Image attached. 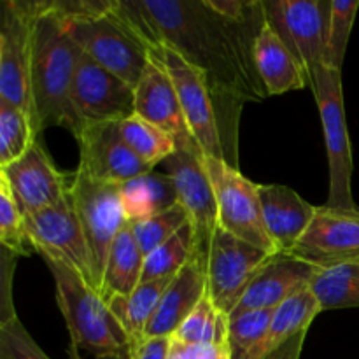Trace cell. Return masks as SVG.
Masks as SVG:
<instances>
[{
  "mask_svg": "<svg viewBox=\"0 0 359 359\" xmlns=\"http://www.w3.org/2000/svg\"><path fill=\"white\" fill-rule=\"evenodd\" d=\"M39 4L27 0H6L0 28V100L23 109L32 116V35Z\"/></svg>",
  "mask_w": 359,
  "mask_h": 359,
  "instance_id": "obj_7",
  "label": "cell"
},
{
  "mask_svg": "<svg viewBox=\"0 0 359 359\" xmlns=\"http://www.w3.org/2000/svg\"><path fill=\"white\" fill-rule=\"evenodd\" d=\"M133 114L167 132L177 144V151H186L203 158L202 149L186 123L172 77L151 53L146 72L135 88Z\"/></svg>",
  "mask_w": 359,
  "mask_h": 359,
  "instance_id": "obj_17",
  "label": "cell"
},
{
  "mask_svg": "<svg viewBox=\"0 0 359 359\" xmlns=\"http://www.w3.org/2000/svg\"><path fill=\"white\" fill-rule=\"evenodd\" d=\"M181 344H226L228 342V316L221 314L212 304L207 291L195 311L186 318L181 328L172 337Z\"/></svg>",
  "mask_w": 359,
  "mask_h": 359,
  "instance_id": "obj_31",
  "label": "cell"
},
{
  "mask_svg": "<svg viewBox=\"0 0 359 359\" xmlns=\"http://www.w3.org/2000/svg\"><path fill=\"white\" fill-rule=\"evenodd\" d=\"M119 132L130 149L151 168L170 158L177 151V144L167 132L137 114L123 119L119 123Z\"/></svg>",
  "mask_w": 359,
  "mask_h": 359,
  "instance_id": "obj_28",
  "label": "cell"
},
{
  "mask_svg": "<svg viewBox=\"0 0 359 359\" xmlns=\"http://www.w3.org/2000/svg\"><path fill=\"white\" fill-rule=\"evenodd\" d=\"M195 228L189 221L174 237L168 238L165 244H161L160 248H156L151 255L146 256L142 283L174 277L195 256Z\"/></svg>",
  "mask_w": 359,
  "mask_h": 359,
  "instance_id": "obj_29",
  "label": "cell"
},
{
  "mask_svg": "<svg viewBox=\"0 0 359 359\" xmlns=\"http://www.w3.org/2000/svg\"><path fill=\"white\" fill-rule=\"evenodd\" d=\"M39 11L32 35V98L35 111V132L49 126H63L74 137L81 125L72 107V84L79 48L67 25L49 2H37Z\"/></svg>",
  "mask_w": 359,
  "mask_h": 359,
  "instance_id": "obj_2",
  "label": "cell"
},
{
  "mask_svg": "<svg viewBox=\"0 0 359 359\" xmlns=\"http://www.w3.org/2000/svg\"><path fill=\"white\" fill-rule=\"evenodd\" d=\"M34 119L23 109L0 100V168L27 154L37 140Z\"/></svg>",
  "mask_w": 359,
  "mask_h": 359,
  "instance_id": "obj_30",
  "label": "cell"
},
{
  "mask_svg": "<svg viewBox=\"0 0 359 359\" xmlns=\"http://www.w3.org/2000/svg\"><path fill=\"white\" fill-rule=\"evenodd\" d=\"M263 249L217 226L207 258V291L221 314L230 318L244 297L256 270L266 262Z\"/></svg>",
  "mask_w": 359,
  "mask_h": 359,
  "instance_id": "obj_11",
  "label": "cell"
},
{
  "mask_svg": "<svg viewBox=\"0 0 359 359\" xmlns=\"http://www.w3.org/2000/svg\"><path fill=\"white\" fill-rule=\"evenodd\" d=\"M358 9L359 0H332L325 63H323L325 67L342 72L344 58H346L347 44H349Z\"/></svg>",
  "mask_w": 359,
  "mask_h": 359,
  "instance_id": "obj_34",
  "label": "cell"
},
{
  "mask_svg": "<svg viewBox=\"0 0 359 359\" xmlns=\"http://www.w3.org/2000/svg\"><path fill=\"white\" fill-rule=\"evenodd\" d=\"M168 359H186L184 356H182L181 351H179L177 347L174 346V342H172V346H170V353H168Z\"/></svg>",
  "mask_w": 359,
  "mask_h": 359,
  "instance_id": "obj_39",
  "label": "cell"
},
{
  "mask_svg": "<svg viewBox=\"0 0 359 359\" xmlns=\"http://www.w3.org/2000/svg\"><path fill=\"white\" fill-rule=\"evenodd\" d=\"M9 181L25 216L62 202L69 195L72 174H62L53 163L46 147L35 140L25 156L0 168Z\"/></svg>",
  "mask_w": 359,
  "mask_h": 359,
  "instance_id": "obj_18",
  "label": "cell"
},
{
  "mask_svg": "<svg viewBox=\"0 0 359 359\" xmlns=\"http://www.w3.org/2000/svg\"><path fill=\"white\" fill-rule=\"evenodd\" d=\"M205 294L207 266L195 255L172 277L158 305V311L147 325L144 339H160V337L172 339Z\"/></svg>",
  "mask_w": 359,
  "mask_h": 359,
  "instance_id": "obj_20",
  "label": "cell"
},
{
  "mask_svg": "<svg viewBox=\"0 0 359 359\" xmlns=\"http://www.w3.org/2000/svg\"><path fill=\"white\" fill-rule=\"evenodd\" d=\"M144 262L146 256L140 251L128 221L116 235L105 262L100 294L107 305L114 298L130 297L135 291V287L142 283Z\"/></svg>",
  "mask_w": 359,
  "mask_h": 359,
  "instance_id": "obj_23",
  "label": "cell"
},
{
  "mask_svg": "<svg viewBox=\"0 0 359 359\" xmlns=\"http://www.w3.org/2000/svg\"><path fill=\"white\" fill-rule=\"evenodd\" d=\"M319 312H323V309L311 287L284 302L273 312L272 325L265 339L249 354L248 359H265L286 344L297 339H305L312 321L318 318Z\"/></svg>",
  "mask_w": 359,
  "mask_h": 359,
  "instance_id": "obj_24",
  "label": "cell"
},
{
  "mask_svg": "<svg viewBox=\"0 0 359 359\" xmlns=\"http://www.w3.org/2000/svg\"><path fill=\"white\" fill-rule=\"evenodd\" d=\"M172 339L160 337V339H144L130 349L132 359H168Z\"/></svg>",
  "mask_w": 359,
  "mask_h": 359,
  "instance_id": "obj_38",
  "label": "cell"
},
{
  "mask_svg": "<svg viewBox=\"0 0 359 359\" xmlns=\"http://www.w3.org/2000/svg\"><path fill=\"white\" fill-rule=\"evenodd\" d=\"M0 242L11 255H30L27 251V244H30V241H28L25 212L2 172H0Z\"/></svg>",
  "mask_w": 359,
  "mask_h": 359,
  "instance_id": "obj_33",
  "label": "cell"
},
{
  "mask_svg": "<svg viewBox=\"0 0 359 359\" xmlns=\"http://www.w3.org/2000/svg\"><path fill=\"white\" fill-rule=\"evenodd\" d=\"M76 140L81 154L77 172L95 181L123 184L153 170L123 140L119 123L84 125Z\"/></svg>",
  "mask_w": 359,
  "mask_h": 359,
  "instance_id": "obj_16",
  "label": "cell"
},
{
  "mask_svg": "<svg viewBox=\"0 0 359 359\" xmlns=\"http://www.w3.org/2000/svg\"><path fill=\"white\" fill-rule=\"evenodd\" d=\"M290 255L319 270L359 262V209L316 207L311 224Z\"/></svg>",
  "mask_w": 359,
  "mask_h": 359,
  "instance_id": "obj_14",
  "label": "cell"
},
{
  "mask_svg": "<svg viewBox=\"0 0 359 359\" xmlns=\"http://www.w3.org/2000/svg\"><path fill=\"white\" fill-rule=\"evenodd\" d=\"M72 107L81 128L95 123H121L135 112V88L81 51L74 74Z\"/></svg>",
  "mask_w": 359,
  "mask_h": 359,
  "instance_id": "obj_13",
  "label": "cell"
},
{
  "mask_svg": "<svg viewBox=\"0 0 359 359\" xmlns=\"http://www.w3.org/2000/svg\"><path fill=\"white\" fill-rule=\"evenodd\" d=\"M263 221L277 251L290 255L314 217L316 207L283 184H258Z\"/></svg>",
  "mask_w": 359,
  "mask_h": 359,
  "instance_id": "obj_21",
  "label": "cell"
},
{
  "mask_svg": "<svg viewBox=\"0 0 359 359\" xmlns=\"http://www.w3.org/2000/svg\"><path fill=\"white\" fill-rule=\"evenodd\" d=\"M265 21L309 77L325 63L332 0H262Z\"/></svg>",
  "mask_w": 359,
  "mask_h": 359,
  "instance_id": "obj_10",
  "label": "cell"
},
{
  "mask_svg": "<svg viewBox=\"0 0 359 359\" xmlns=\"http://www.w3.org/2000/svg\"><path fill=\"white\" fill-rule=\"evenodd\" d=\"M0 359H51L37 346L16 312L0 319Z\"/></svg>",
  "mask_w": 359,
  "mask_h": 359,
  "instance_id": "obj_36",
  "label": "cell"
},
{
  "mask_svg": "<svg viewBox=\"0 0 359 359\" xmlns=\"http://www.w3.org/2000/svg\"><path fill=\"white\" fill-rule=\"evenodd\" d=\"M25 221L28 241L39 255L58 258L97 290L86 238L70 195L55 205L28 214Z\"/></svg>",
  "mask_w": 359,
  "mask_h": 359,
  "instance_id": "obj_12",
  "label": "cell"
},
{
  "mask_svg": "<svg viewBox=\"0 0 359 359\" xmlns=\"http://www.w3.org/2000/svg\"><path fill=\"white\" fill-rule=\"evenodd\" d=\"M118 6V2H116ZM114 9L98 16L65 21L67 30L93 62L137 88L149 63V48Z\"/></svg>",
  "mask_w": 359,
  "mask_h": 359,
  "instance_id": "obj_4",
  "label": "cell"
},
{
  "mask_svg": "<svg viewBox=\"0 0 359 359\" xmlns=\"http://www.w3.org/2000/svg\"><path fill=\"white\" fill-rule=\"evenodd\" d=\"M165 163L168 175L174 179L179 203L184 207L195 228V255L207 266L210 241L216 228L219 226V212L212 182L203 167V158L186 151H175L165 160Z\"/></svg>",
  "mask_w": 359,
  "mask_h": 359,
  "instance_id": "obj_15",
  "label": "cell"
},
{
  "mask_svg": "<svg viewBox=\"0 0 359 359\" xmlns=\"http://www.w3.org/2000/svg\"><path fill=\"white\" fill-rule=\"evenodd\" d=\"M41 258L53 273L56 300L74 346L98 359L130 354L132 342L102 294L58 258L49 255H41Z\"/></svg>",
  "mask_w": 359,
  "mask_h": 359,
  "instance_id": "obj_3",
  "label": "cell"
},
{
  "mask_svg": "<svg viewBox=\"0 0 359 359\" xmlns=\"http://www.w3.org/2000/svg\"><path fill=\"white\" fill-rule=\"evenodd\" d=\"M255 65L269 95L302 90L309 84L307 70L266 21L256 35Z\"/></svg>",
  "mask_w": 359,
  "mask_h": 359,
  "instance_id": "obj_22",
  "label": "cell"
},
{
  "mask_svg": "<svg viewBox=\"0 0 359 359\" xmlns=\"http://www.w3.org/2000/svg\"><path fill=\"white\" fill-rule=\"evenodd\" d=\"M119 195L130 223L156 216L179 203L174 179L154 170L119 184Z\"/></svg>",
  "mask_w": 359,
  "mask_h": 359,
  "instance_id": "obj_25",
  "label": "cell"
},
{
  "mask_svg": "<svg viewBox=\"0 0 359 359\" xmlns=\"http://www.w3.org/2000/svg\"><path fill=\"white\" fill-rule=\"evenodd\" d=\"M174 346L177 347L186 359H231L230 346L226 344H181L172 339Z\"/></svg>",
  "mask_w": 359,
  "mask_h": 359,
  "instance_id": "obj_37",
  "label": "cell"
},
{
  "mask_svg": "<svg viewBox=\"0 0 359 359\" xmlns=\"http://www.w3.org/2000/svg\"><path fill=\"white\" fill-rule=\"evenodd\" d=\"M186 223H189V216L181 203H177L172 209L156 216L146 217V219L132 221V230L135 235V241L139 244L144 256L151 255L156 248L174 237Z\"/></svg>",
  "mask_w": 359,
  "mask_h": 359,
  "instance_id": "obj_35",
  "label": "cell"
},
{
  "mask_svg": "<svg viewBox=\"0 0 359 359\" xmlns=\"http://www.w3.org/2000/svg\"><path fill=\"white\" fill-rule=\"evenodd\" d=\"M116 11L147 48H170L205 74L216 111L226 107L238 116L244 102H262L269 95L255 65L263 13L248 23H231L205 0H118Z\"/></svg>",
  "mask_w": 359,
  "mask_h": 359,
  "instance_id": "obj_1",
  "label": "cell"
},
{
  "mask_svg": "<svg viewBox=\"0 0 359 359\" xmlns=\"http://www.w3.org/2000/svg\"><path fill=\"white\" fill-rule=\"evenodd\" d=\"M323 311L359 309V262L319 270L311 284Z\"/></svg>",
  "mask_w": 359,
  "mask_h": 359,
  "instance_id": "obj_27",
  "label": "cell"
},
{
  "mask_svg": "<svg viewBox=\"0 0 359 359\" xmlns=\"http://www.w3.org/2000/svg\"><path fill=\"white\" fill-rule=\"evenodd\" d=\"M203 167L216 193L219 226L269 255H279L263 221L258 184L226 160L203 156Z\"/></svg>",
  "mask_w": 359,
  "mask_h": 359,
  "instance_id": "obj_6",
  "label": "cell"
},
{
  "mask_svg": "<svg viewBox=\"0 0 359 359\" xmlns=\"http://www.w3.org/2000/svg\"><path fill=\"white\" fill-rule=\"evenodd\" d=\"M109 359H132V358H130V354H126V356H119V358H109Z\"/></svg>",
  "mask_w": 359,
  "mask_h": 359,
  "instance_id": "obj_40",
  "label": "cell"
},
{
  "mask_svg": "<svg viewBox=\"0 0 359 359\" xmlns=\"http://www.w3.org/2000/svg\"><path fill=\"white\" fill-rule=\"evenodd\" d=\"M276 309L245 312L228 318V346L231 359H248L269 333Z\"/></svg>",
  "mask_w": 359,
  "mask_h": 359,
  "instance_id": "obj_32",
  "label": "cell"
},
{
  "mask_svg": "<svg viewBox=\"0 0 359 359\" xmlns=\"http://www.w3.org/2000/svg\"><path fill=\"white\" fill-rule=\"evenodd\" d=\"M170 280L172 277H165V279L140 283L130 297L114 298L109 302V307L125 328L132 347L144 340L147 325L153 319L154 312L158 311V305Z\"/></svg>",
  "mask_w": 359,
  "mask_h": 359,
  "instance_id": "obj_26",
  "label": "cell"
},
{
  "mask_svg": "<svg viewBox=\"0 0 359 359\" xmlns=\"http://www.w3.org/2000/svg\"><path fill=\"white\" fill-rule=\"evenodd\" d=\"M149 53L172 77L186 123L198 142L203 156L226 160L216 104L205 74L189 65L181 55L165 46H149Z\"/></svg>",
  "mask_w": 359,
  "mask_h": 359,
  "instance_id": "obj_9",
  "label": "cell"
},
{
  "mask_svg": "<svg viewBox=\"0 0 359 359\" xmlns=\"http://www.w3.org/2000/svg\"><path fill=\"white\" fill-rule=\"evenodd\" d=\"M318 272L319 269L314 265L291 255L279 252L269 256L266 262L256 270L244 297L230 318L245 312L280 307L284 302L309 290Z\"/></svg>",
  "mask_w": 359,
  "mask_h": 359,
  "instance_id": "obj_19",
  "label": "cell"
},
{
  "mask_svg": "<svg viewBox=\"0 0 359 359\" xmlns=\"http://www.w3.org/2000/svg\"><path fill=\"white\" fill-rule=\"evenodd\" d=\"M321 116L330 165V195L326 205L333 209L358 210L353 198V147L346 123L342 72L321 65L309 77Z\"/></svg>",
  "mask_w": 359,
  "mask_h": 359,
  "instance_id": "obj_5",
  "label": "cell"
},
{
  "mask_svg": "<svg viewBox=\"0 0 359 359\" xmlns=\"http://www.w3.org/2000/svg\"><path fill=\"white\" fill-rule=\"evenodd\" d=\"M69 195L83 226L93 265L95 284L100 293L109 249L116 235L128 223L121 205L119 184L95 181L76 170L70 181Z\"/></svg>",
  "mask_w": 359,
  "mask_h": 359,
  "instance_id": "obj_8",
  "label": "cell"
}]
</instances>
